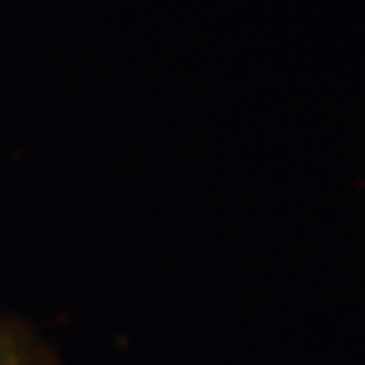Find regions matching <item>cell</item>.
Returning <instances> with one entry per match:
<instances>
[{
  "instance_id": "6da1fadb",
  "label": "cell",
  "mask_w": 365,
  "mask_h": 365,
  "mask_svg": "<svg viewBox=\"0 0 365 365\" xmlns=\"http://www.w3.org/2000/svg\"><path fill=\"white\" fill-rule=\"evenodd\" d=\"M0 365H54L46 346L30 330L0 317Z\"/></svg>"
}]
</instances>
